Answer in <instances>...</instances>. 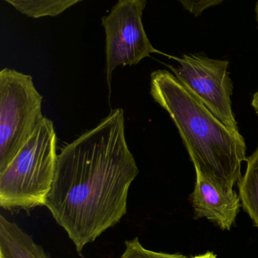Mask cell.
I'll return each instance as SVG.
<instances>
[{"mask_svg": "<svg viewBox=\"0 0 258 258\" xmlns=\"http://www.w3.org/2000/svg\"><path fill=\"white\" fill-rule=\"evenodd\" d=\"M189 13L200 16L204 11L221 4L225 0H177Z\"/></svg>", "mask_w": 258, "mask_h": 258, "instance_id": "cell-12", "label": "cell"}, {"mask_svg": "<svg viewBox=\"0 0 258 258\" xmlns=\"http://www.w3.org/2000/svg\"><path fill=\"white\" fill-rule=\"evenodd\" d=\"M29 18L56 17L83 0H4Z\"/></svg>", "mask_w": 258, "mask_h": 258, "instance_id": "cell-10", "label": "cell"}, {"mask_svg": "<svg viewBox=\"0 0 258 258\" xmlns=\"http://www.w3.org/2000/svg\"><path fill=\"white\" fill-rule=\"evenodd\" d=\"M245 175L238 183L242 207L258 229V147L247 158Z\"/></svg>", "mask_w": 258, "mask_h": 258, "instance_id": "cell-9", "label": "cell"}, {"mask_svg": "<svg viewBox=\"0 0 258 258\" xmlns=\"http://www.w3.org/2000/svg\"><path fill=\"white\" fill-rule=\"evenodd\" d=\"M146 0H118L101 25L106 32V76L109 88L112 73L119 66L137 64L152 53H163L151 45L142 24Z\"/></svg>", "mask_w": 258, "mask_h": 258, "instance_id": "cell-5", "label": "cell"}, {"mask_svg": "<svg viewBox=\"0 0 258 258\" xmlns=\"http://www.w3.org/2000/svg\"><path fill=\"white\" fill-rule=\"evenodd\" d=\"M173 58L180 65L168 67L179 81L221 122L239 130L232 109L233 86L229 77V62L200 54H183L181 58Z\"/></svg>", "mask_w": 258, "mask_h": 258, "instance_id": "cell-6", "label": "cell"}, {"mask_svg": "<svg viewBox=\"0 0 258 258\" xmlns=\"http://www.w3.org/2000/svg\"><path fill=\"white\" fill-rule=\"evenodd\" d=\"M151 95L171 116L195 170L227 188L242 178L246 144L237 129L221 122L169 71L151 74Z\"/></svg>", "mask_w": 258, "mask_h": 258, "instance_id": "cell-2", "label": "cell"}, {"mask_svg": "<svg viewBox=\"0 0 258 258\" xmlns=\"http://www.w3.org/2000/svg\"><path fill=\"white\" fill-rule=\"evenodd\" d=\"M126 249L120 258H187L182 254L156 252L146 249L141 245L138 237L125 241Z\"/></svg>", "mask_w": 258, "mask_h": 258, "instance_id": "cell-11", "label": "cell"}, {"mask_svg": "<svg viewBox=\"0 0 258 258\" xmlns=\"http://www.w3.org/2000/svg\"><path fill=\"white\" fill-rule=\"evenodd\" d=\"M191 258H218V256L213 251H209L207 252L198 254V255L194 256V257Z\"/></svg>", "mask_w": 258, "mask_h": 258, "instance_id": "cell-13", "label": "cell"}, {"mask_svg": "<svg viewBox=\"0 0 258 258\" xmlns=\"http://www.w3.org/2000/svg\"><path fill=\"white\" fill-rule=\"evenodd\" d=\"M57 135L44 117L30 139L0 172V206L28 211L45 206L56 174Z\"/></svg>", "mask_w": 258, "mask_h": 258, "instance_id": "cell-3", "label": "cell"}, {"mask_svg": "<svg viewBox=\"0 0 258 258\" xmlns=\"http://www.w3.org/2000/svg\"><path fill=\"white\" fill-rule=\"evenodd\" d=\"M0 258H49L18 224L0 216Z\"/></svg>", "mask_w": 258, "mask_h": 258, "instance_id": "cell-8", "label": "cell"}, {"mask_svg": "<svg viewBox=\"0 0 258 258\" xmlns=\"http://www.w3.org/2000/svg\"><path fill=\"white\" fill-rule=\"evenodd\" d=\"M195 171L196 181L190 195L195 219L206 218L221 230H231L242 207L240 197L234 189Z\"/></svg>", "mask_w": 258, "mask_h": 258, "instance_id": "cell-7", "label": "cell"}, {"mask_svg": "<svg viewBox=\"0 0 258 258\" xmlns=\"http://www.w3.org/2000/svg\"><path fill=\"white\" fill-rule=\"evenodd\" d=\"M42 97L33 77L13 69L0 72V172L43 119Z\"/></svg>", "mask_w": 258, "mask_h": 258, "instance_id": "cell-4", "label": "cell"}, {"mask_svg": "<svg viewBox=\"0 0 258 258\" xmlns=\"http://www.w3.org/2000/svg\"><path fill=\"white\" fill-rule=\"evenodd\" d=\"M255 12H256V17H257V25H258V0L257 2V5H256Z\"/></svg>", "mask_w": 258, "mask_h": 258, "instance_id": "cell-15", "label": "cell"}, {"mask_svg": "<svg viewBox=\"0 0 258 258\" xmlns=\"http://www.w3.org/2000/svg\"><path fill=\"white\" fill-rule=\"evenodd\" d=\"M139 173L122 109L63 147L45 206L77 252L127 214L129 189Z\"/></svg>", "mask_w": 258, "mask_h": 258, "instance_id": "cell-1", "label": "cell"}, {"mask_svg": "<svg viewBox=\"0 0 258 258\" xmlns=\"http://www.w3.org/2000/svg\"><path fill=\"white\" fill-rule=\"evenodd\" d=\"M251 105L254 107V110H255V113H257L258 116V91L255 94H254V96H253Z\"/></svg>", "mask_w": 258, "mask_h": 258, "instance_id": "cell-14", "label": "cell"}]
</instances>
